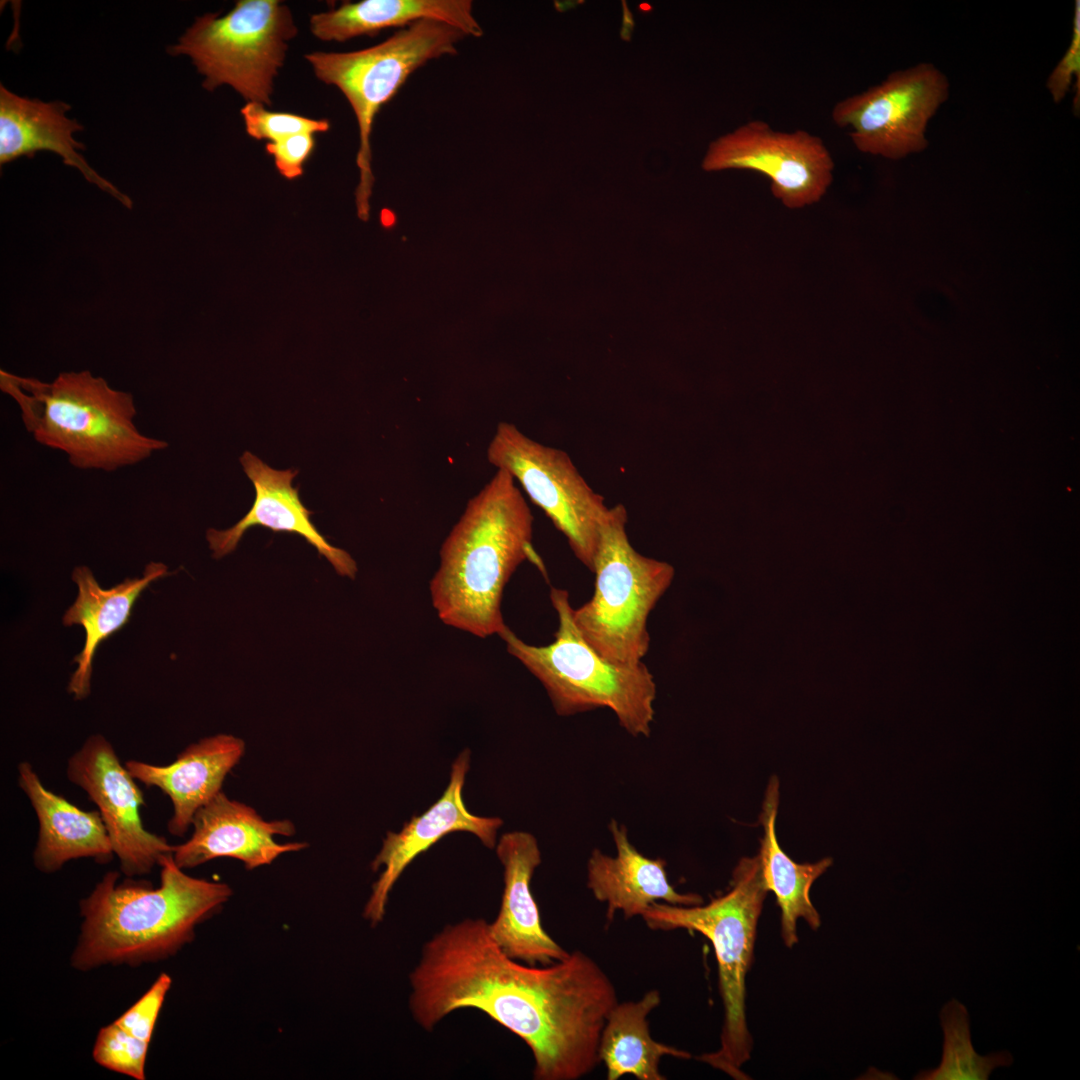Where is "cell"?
<instances>
[{
	"instance_id": "6da1fadb",
	"label": "cell",
	"mask_w": 1080,
	"mask_h": 1080,
	"mask_svg": "<svg viewBox=\"0 0 1080 1080\" xmlns=\"http://www.w3.org/2000/svg\"><path fill=\"white\" fill-rule=\"evenodd\" d=\"M409 980V1008L421 1028L477 1009L525 1042L535 1080H578L593 1071L606 1017L618 1003L613 982L586 953L526 964L507 956L480 918L434 934Z\"/></svg>"
},
{
	"instance_id": "cb8c5ba5",
	"label": "cell",
	"mask_w": 1080,
	"mask_h": 1080,
	"mask_svg": "<svg viewBox=\"0 0 1080 1080\" xmlns=\"http://www.w3.org/2000/svg\"><path fill=\"white\" fill-rule=\"evenodd\" d=\"M779 806V779H769L759 821L763 826L759 859L761 874L767 891H772L781 909V935L785 945L791 948L798 941L796 923L803 918L816 930L820 927L819 913L810 899L814 881L832 864L827 857L815 863H797L781 848L776 836V818Z\"/></svg>"
},
{
	"instance_id": "7402d4cb",
	"label": "cell",
	"mask_w": 1080,
	"mask_h": 1080,
	"mask_svg": "<svg viewBox=\"0 0 1080 1080\" xmlns=\"http://www.w3.org/2000/svg\"><path fill=\"white\" fill-rule=\"evenodd\" d=\"M168 574L166 565L152 561L146 565L141 577L126 578L111 589H103L87 566L74 568L72 579L78 587V595L66 610L62 622L65 626L81 625L86 634L84 648L74 658L77 668L67 688L76 700L84 699L90 693L93 658L99 644L127 623L142 591Z\"/></svg>"
},
{
	"instance_id": "3957f363",
	"label": "cell",
	"mask_w": 1080,
	"mask_h": 1080,
	"mask_svg": "<svg viewBox=\"0 0 1080 1080\" xmlns=\"http://www.w3.org/2000/svg\"><path fill=\"white\" fill-rule=\"evenodd\" d=\"M160 885L107 872L80 901L83 919L71 965L89 971L105 965L139 966L176 954L231 894L221 882L187 875L171 854L159 860Z\"/></svg>"
},
{
	"instance_id": "f546056e",
	"label": "cell",
	"mask_w": 1080,
	"mask_h": 1080,
	"mask_svg": "<svg viewBox=\"0 0 1080 1080\" xmlns=\"http://www.w3.org/2000/svg\"><path fill=\"white\" fill-rule=\"evenodd\" d=\"M1071 42L1049 75L1046 87L1055 103H1061L1069 92L1073 78L1080 80V1L1074 5Z\"/></svg>"
},
{
	"instance_id": "30bf717a",
	"label": "cell",
	"mask_w": 1080,
	"mask_h": 1080,
	"mask_svg": "<svg viewBox=\"0 0 1080 1080\" xmlns=\"http://www.w3.org/2000/svg\"><path fill=\"white\" fill-rule=\"evenodd\" d=\"M486 454L491 465L513 476L592 572L599 528L608 507L569 455L531 439L505 421L496 426Z\"/></svg>"
},
{
	"instance_id": "52a82bcc",
	"label": "cell",
	"mask_w": 1080,
	"mask_h": 1080,
	"mask_svg": "<svg viewBox=\"0 0 1080 1080\" xmlns=\"http://www.w3.org/2000/svg\"><path fill=\"white\" fill-rule=\"evenodd\" d=\"M623 504L608 508L599 528L592 572L594 593L573 610L583 638L604 658L638 664L650 647L648 618L674 578L665 561L646 557L631 545Z\"/></svg>"
},
{
	"instance_id": "5bb4252c",
	"label": "cell",
	"mask_w": 1080,
	"mask_h": 1080,
	"mask_svg": "<svg viewBox=\"0 0 1080 1080\" xmlns=\"http://www.w3.org/2000/svg\"><path fill=\"white\" fill-rule=\"evenodd\" d=\"M469 761L470 753L464 750L452 765L450 780L442 796L423 814L412 817L400 832H389L384 839L381 850L371 863L372 870L377 871L381 867L383 870L372 885L364 908V917L373 926L383 920L389 893L402 872L445 835L467 831L477 836L486 847H495L502 819L470 813L462 798Z\"/></svg>"
},
{
	"instance_id": "8fae6325",
	"label": "cell",
	"mask_w": 1080,
	"mask_h": 1080,
	"mask_svg": "<svg viewBox=\"0 0 1080 1080\" xmlns=\"http://www.w3.org/2000/svg\"><path fill=\"white\" fill-rule=\"evenodd\" d=\"M949 93L947 76L934 64L922 62L840 100L831 117L838 127L851 129L859 152L900 160L927 149V126Z\"/></svg>"
},
{
	"instance_id": "5b68a950",
	"label": "cell",
	"mask_w": 1080,
	"mask_h": 1080,
	"mask_svg": "<svg viewBox=\"0 0 1080 1080\" xmlns=\"http://www.w3.org/2000/svg\"><path fill=\"white\" fill-rule=\"evenodd\" d=\"M550 601L558 617L554 640L532 645L506 625L498 636L509 654L541 682L558 715L609 708L630 735L649 737L656 683L647 666L617 664L601 656L577 628L567 590L552 587Z\"/></svg>"
},
{
	"instance_id": "9c48e42d",
	"label": "cell",
	"mask_w": 1080,
	"mask_h": 1080,
	"mask_svg": "<svg viewBox=\"0 0 1080 1080\" xmlns=\"http://www.w3.org/2000/svg\"><path fill=\"white\" fill-rule=\"evenodd\" d=\"M296 33L280 1L239 0L223 16L197 18L168 53L190 57L207 90L229 85L248 102L271 105L273 80Z\"/></svg>"
},
{
	"instance_id": "e0dca14e",
	"label": "cell",
	"mask_w": 1080,
	"mask_h": 1080,
	"mask_svg": "<svg viewBox=\"0 0 1080 1080\" xmlns=\"http://www.w3.org/2000/svg\"><path fill=\"white\" fill-rule=\"evenodd\" d=\"M243 469L255 488V500L247 514L226 530L209 529L206 539L215 559L232 553L245 532L253 526H263L274 532H290L303 537L335 571L353 579L357 564L343 549L331 545L312 523L308 510L300 500L298 488L292 481L297 470L271 468L257 456L246 451L240 458Z\"/></svg>"
},
{
	"instance_id": "603a6c76",
	"label": "cell",
	"mask_w": 1080,
	"mask_h": 1080,
	"mask_svg": "<svg viewBox=\"0 0 1080 1080\" xmlns=\"http://www.w3.org/2000/svg\"><path fill=\"white\" fill-rule=\"evenodd\" d=\"M422 20L448 24L466 36L481 37L483 29L470 0H363L310 17L312 34L324 41H345L381 30L405 28Z\"/></svg>"
},
{
	"instance_id": "277c9868",
	"label": "cell",
	"mask_w": 1080,
	"mask_h": 1080,
	"mask_svg": "<svg viewBox=\"0 0 1080 1080\" xmlns=\"http://www.w3.org/2000/svg\"><path fill=\"white\" fill-rule=\"evenodd\" d=\"M0 388L15 401L33 439L63 452L77 469L113 472L168 447L138 429L131 393L88 370L61 372L52 381H42L2 369Z\"/></svg>"
},
{
	"instance_id": "f1b7e54d",
	"label": "cell",
	"mask_w": 1080,
	"mask_h": 1080,
	"mask_svg": "<svg viewBox=\"0 0 1080 1080\" xmlns=\"http://www.w3.org/2000/svg\"><path fill=\"white\" fill-rule=\"evenodd\" d=\"M171 977L161 973L149 989L114 1022L135 1037L150 1042Z\"/></svg>"
},
{
	"instance_id": "4316f807",
	"label": "cell",
	"mask_w": 1080,
	"mask_h": 1080,
	"mask_svg": "<svg viewBox=\"0 0 1080 1080\" xmlns=\"http://www.w3.org/2000/svg\"><path fill=\"white\" fill-rule=\"evenodd\" d=\"M149 1043L112 1022L99 1030L92 1056L106 1069L144 1080Z\"/></svg>"
},
{
	"instance_id": "83f0119b",
	"label": "cell",
	"mask_w": 1080,
	"mask_h": 1080,
	"mask_svg": "<svg viewBox=\"0 0 1080 1080\" xmlns=\"http://www.w3.org/2000/svg\"><path fill=\"white\" fill-rule=\"evenodd\" d=\"M245 128L256 140L276 142L296 134H315L329 130L327 119H313L287 112H272L263 104L248 102L242 109Z\"/></svg>"
},
{
	"instance_id": "ffe728a7",
	"label": "cell",
	"mask_w": 1080,
	"mask_h": 1080,
	"mask_svg": "<svg viewBox=\"0 0 1080 1080\" xmlns=\"http://www.w3.org/2000/svg\"><path fill=\"white\" fill-rule=\"evenodd\" d=\"M608 826L616 855L594 849L587 861V887L597 901L606 904L607 924L616 912L626 919L642 916L655 902L681 906L703 903L698 894L676 891L668 880L666 861L641 854L631 844L625 825L611 820Z\"/></svg>"
},
{
	"instance_id": "7c38bea8",
	"label": "cell",
	"mask_w": 1080,
	"mask_h": 1080,
	"mask_svg": "<svg viewBox=\"0 0 1080 1080\" xmlns=\"http://www.w3.org/2000/svg\"><path fill=\"white\" fill-rule=\"evenodd\" d=\"M834 161L823 140L808 131L773 129L749 121L710 143L705 171L750 170L765 175L772 194L790 209L821 200L833 181Z\"/></svg>"
},
{
	"instance_id": "4dcf8cb0",
	"label": "cell",
	"mask_w": 1080,
	"mask_h": 1080,
	"mask_svg": "<svg viewBox=\"0 0 1080 1080\" xmlns=\"http://www.w3.org/2000/svg\"><path fill=\"white\" fill-rule=\"evenodd\" d=\"M315 146L313 134L291 135L276 142H267L266 152L274 159L279 173L293 179L302 175L303 165Z\"/></svg>"
},
{
	"instance_id": "ba28073f",
	"label": "cell",
	"mask_w": 1080,
	"mask_h": 1080,
	"mask_svg": "<svg viewBox=\"0 0 1080 1080\" xmlns=\"http://www.w3.org/2000/svg\"><path fill=\"white\" fill-rule=\"evenodd\" d=\"M466 35L433 20H422L395 32L385 41L352 52H312L305 55L316 77L336 86L355 114L360 170L357 190L359 213L366 218L373 183L370 136L380 108L390 101L418 68L443 56L454 55Z\"/></svg>"
},
{
	"instance_id": "44dd1931",
	"label": "cell",
	"mask_w": 1080,
	"mask_h": 1080,
	"mask_svg": "<svg viewBox=\"0 0 1080 1080\" xmlns=\"http://www.w3.org/2000/svg\"><path fill=\"white\" fill-rule=\"evenodd\" d=\"M18 785L28 797L39 823L33 863L53 873L71 860L111 861L114 851L99 811H84L50 791L27 761L18 764Z\"/></svg>"
},
{
	"instance_id": "d4e9b609",
	"label": "cell",
	"mask_w": 1080,
	"mask_h": 1080,
	"mask_svg": "<svg viewBox=\"0 0 1080 1080\" xmlns=\"http://www.w3.org/2000/svg\"><path fill=\"white\" fill-rule=\"evenodd\" d=\"M657 989L647 991L637 1001L617 1003L608 1013L598 1044V1059L608 1080L632 1075L638 1080H664L659 1070L663 1056L690 1059L691 1054L654 1040L649 1014L660 1005Z\"/></svg>"
},
{
	"instance_id": "7a4b0ae2",
	"label": "cell",
	"mask_w": 1080,
	"mask_h": 1080,
	"mask_svg": "<svg viewBox=\"0 0 1080 1080\" xmlns=\"http://www.w3.org/2000/svg\"><path fill=\"white\" fill-rule=\"evenodd\" d=\"M533 515L513 476L497 469L474 495L439 551L429 592L438 618L479 638L505 628L503 592L530 560L545 572L532 545Z\"/></svg>"
},
{
	"instance_id": "8992f818",
	"label": "cell",
	"mask_w": 1080,
	"mask_h": 1080,
	"mask_svg": "<svg viewBox=\"0 0 1080 1080\" xmlns=\"http://www.w3.org/2000/svg\"><path fill=\"white\" fill-rule=\"evenodd\" d=\"M767 892L759 856L743 857L733 870L730 888L706 905L655 902L641 916L652 930L687 929L702 934L712 943L724 1021L719 1049L697 1059L735 1079L747 1078L741 1066L750 1059L752 1050L745 1013V980L752 964L757 923Z\"/></svg>"
},
{
	"instance_id": "9a60e30c",
	"label": "cell",
	"mask_w": 1080,
	"mask_h": 1080,
	"mask_svg": "<svg viewBox=\"0 0 1080 1080\" xmlns=\"http://www.w3.org/2000/svg\"><path fill=\"white\" fill-rule=\"evenodd\" d=\"M193 833L172 856L182 869L193 868L219 857L238 859L247 869L271 864L283 853L299 851L306 842L280 844L275 835L291 836L289 820H264L253 808L229 799L220 791L194 815Z\"/></svg>"
},
{
	"instance_id": "ac0fdd59",
	"label": "cell",
	"mask_w": 1080,
	"mask_h": 1080,
	"mask_svg": "<svg viewBox=\"0 0 1080 1080\" xmlns=\"http://www.w3.org/2000/svg\"><path fill=\"white\" fill-rule=\"evenodd\" d=\"M70 105L60 101H41L19 96L0 85V164L20 157H33L39 151L59 155L64 164L76 168L84 178L132 208V200L110 181L99 175L79 153L85 145L73 134L83 130L76 120L66 116Z\"/></svg>"
},
{
	"instance_id": "4fadbf2b",
	"label": "cell",
	"mask_w": 1080,
	"mask_h": 1080,
	"mask_svg": "<svg viewBox=\"0 0 1080 1080\" xmlns=\"http://www.w3.org/2000/svg\"><path fill=\"white\" fill-rule=\"evenodd\" d=\"M66 776L96 804L125 876L149 874L162 856L173 852L164 837L145 829L142 792L103 735L89 736L70 756Z\"/></svg>"
},
{
	"instance_id": "2e32d148",
	"label": "cell",
	"mask_w": 1080,
	"mask_h": 1080,
	"mask_svg": "<svg viewBox=\"0 0 1080 1080\" xmlns=\"http://www.w3.org/2000/svg\"><path fill=\"white\" fill-rule=\"evenodd\" d=\"M496 854L503 867L504 889L500 910L489 933L510 958L530 964L549 965L565 959L570 952L543 928L538 905L531 892V879L541 863L536 838L527 832L502 835Z\"/></svg>"
},
{
	"instance_id": "484cf974",
	"label": "cell",
	"mask_w": 1080,
	"mask_h": 1080,
	"mask_svg": "<svg viewBox=\"0 0 1080 1080\" xmlns=\"http://www.w3.org/2000/svg\"><path fill=\"white\" fill-rule=\"evenodd\" d=\"M944 1042L940 1064L920 1071L917 1080H987L998 1067H1009L1013 1056L1008 1051L979 1055L973 1048L970 1019L966 1007L956 999L947 1002L940 1012Z\"/></svg>"
},
{
	"instance_id": "d6986e66",
	"label": "cell",
	"mask_w": 1080,
	"mask_h": 1080,
	"mask_svg": "<svg viewBox=\"0 0 1080 1080\" xmlns=\"http://www.w3.org/2000/svg\"><path fill=\"white\" fill-rule=\"evenodd\" d=\"M244 751L242 739L218 734L189 745L168 765L138 760H128L124 765L135 780L160 789L170 798L173 814L168 831L183 836L195 813L221 791L225 777Z\"/></svg>"
}]
</instances>
